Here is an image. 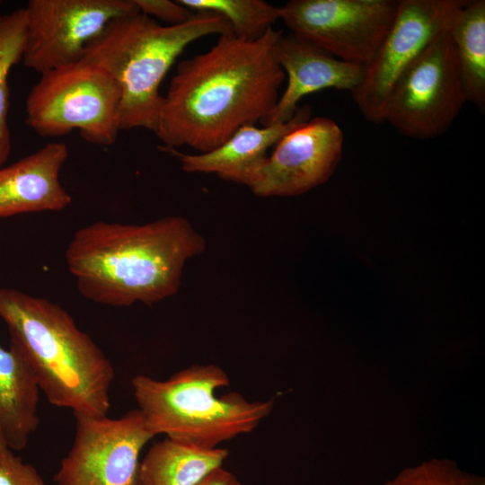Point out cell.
<instances>
[{
  "label": "cell",
  "mask_w": 485,
  "mask_h": 485,
  "mask_svg": "<svg viewBox=\"0 0 485 485\" xmlns=\"http://www.w3.org/2000/svg\"><path fill=\"white\" fill-rule=\"evenodd\" d=\"M282 33L271 27L254 40L223 34L207 52L181 61L154 132L165 147L207 153L240 128L261 122L286 78L276 53Z\"/></svg>",
  "instance_id": "1"
},
{
  "label": "cell",
  "mask_w": 485,
  "mask_h": 485,
  "mask_svg": "<svg viewBox=\"0 0 485 485\" xmlns=\"http://www.w3.org/2000/svg\"><path fill=\"white\" fill-rule=\"evenodd\" d=\"M205 249L192 225L172 216L143 225L96 221L74 234L65 258L84 297L125 307L174 295L186 262Z\"/></svg>",
  "instance_id": "2"
},
{
  "label": "cell",
  "mask_w": 485,
  "mask_h": 485,
  "mask_svg": "<svg viewBox=\"0 0 485 485\" xmlns=\"http://www.w3.org/2000/svg\"><path fill=\"white\" fill-rule=\"evenodd\" d=\"M0 317L50 404L74 415H107L113 366L68 312L47 298L0 287Z\"/></svg>",
  "instance_id": "3"
},
{
  "label": "cell",
  "mask_w": 485,
  "mask_h": 485,
  "mask_svg": "<svg viewBox=\"0 0 485 485\" xmlns=\"http://www.w3.org/2000/svg\"><path fill=\"white\" fill-rule=\"evenodd\" d=\"M230 32L228 21L214 13L161 25L139 12L110 21L85 46L79 61L102 69L119 85L120 130L143 128L154 133L163 102L159 87L176 58L204 36Z\"/></svg>",
  "instance_id": "4"
},
{
  "label": "cell",
  "mask_w": 485,
  "mask_h": 485,
  "mask_svg": "<svg viewBox=\"0 0 485 485\" xmlns=\"http://www.w3.org/2000/svg\"><path fill=\"white\" fill-rule=\"evenodd\" d=\"M229 383L212 364L190 366L165 380L145 375L131 380L137 410L154 436L205 449L251 432L273 409V399L251 401L235 392L218 396Z\"/></svg>",
  "instance_id": "5"
},
{
  "label": "cell",
  "mask_w": 485,
  "mask_h": 485,
  "mask_svg": "<svg viewBox=\"0 0 485 485\" xmlns=\"http://www.w3.org/2000/svg\"><path fill=\"white\" fill-rule=\"evenodd\" d=\"M120 100L110 75L78 61L40 74L26 99L25 123L42 137L78 129L87 142L110 146L120 130Z\"/></svg>",
  "instance_id": "6"
},
{
  "label": "cell",
  "mask_w": 485,
  "mask_h": 485,
  "mask_svg": "<svg viewBox=\"0 0 485 485\" xmlns=\"http://www.w3.org/2000/svg\"><path fill=\"white\" fill-rule=\"evenodd\" d=\"M466 101L448 31L436 38L395 83L384 121L400 134L427 140L443 134Z\"/></svg>",
  "instance_id": "7"
},
{
  "label": "cell",
  "mask_w": 485,
  "mask_h": 485,
  "mask_svg": "<svg viewBox=\"0 0 485 485\" xmlns=\"http://www.w3.org/2000/svg\"><path fill=\"white\" fill-rule=\"evenodd\" d=\"M467 0H398L395 17L351 96L365 119L384 122L391 92L401 75L439 35Z\"/></svg>",
  "instance_id": "8"
},
{
  "label": "cell",
  "mask_w": 485,
  "mask_h": 485,
  "mask_svg": "<svg viewBox=\"0 0 485 485\" xmlns=\"http://www.w3.org/2000/svg\"><path fill=\"white\" fill-rule=\"evenodd\" d=\"M74 416L75 437L55 475L57 485H142L139 456L154 435L140 411L118 419Z\"/></svg>",
  "instance_id": "9"
},
{
  "label": "cell",
  "mask_w": 485,
  "mask_h": 485,
  "mask_svg": "<svg viewBox=\"0 0 485 485\" xmlns=\"http://www.w3.org/2000/svg\"><path fill=\"white\" fill-rule=\"evenodd\" d=\"M398 0H291L279 19L343 61L366 66L387 33Z\"/></svg>",
  "instance_id": "10"
},
{
  "label": "cell",
  "mask_w": 485,
  "mask_h": 485,
  "mask_svg": "<svg viewBox=\"0 0 485 485\" xmlns=\"http://www.w3.org/2000/svg\"><path fill=\"white\" fill-rule=\"evenodd\" d=\"M22 60L40 74L77 63L112 20L139 13L135 0H31Z\"/></svg>",
  "instance_id": "11"
},
{
  "label": "cell",
  "mask_w": 485,
  "mask_h": 485,
  "mask_svg": "<svg viewBox=\"0 0 485 485\" xmlns=\"http://www.w3.org/2000/svg\"><path fill=\"white\" fill-rule=\"evenodd\" d=\"M343 144V131L334 120L309 119L278 140L245 186L265 198L304 194L331 177L340 162Z\"/></svg>",
  "instance_id": "12"
},
{
  "label": "cell",
  "mask_w": 485,
  "mask_h": 485,
  "mask_svg": "<svg viewBox=\"0 0 485 485\" xmlns=\"http://www.w3.org/2000/svg\"><path fill=\"white\" fill-rule=\"evenodd\" d=\"M276 53L287 76V85L273 110L260 122L263 126L291 119L299 108V101L307 94L329 88L353 92L366 73V66L339 59L294 33L281 34Z\"/></svg>",
  "instance_id": "13"
},
{
  "label": "cell",
  "mask_w": 485,
  "mask_h": 485,
  "mask_svg": "<svg viewBox=\"0 0 485 485\" xmlns=\"http://www.w3.org/2000/svg\"><path fill=\"white\" fill-rule=\"evenodd\" d=\"M68 157L66 145L51 142L0 168V218L19 214L61 211L72 202L59 176Z\"/></svg>",
  "instance_id": "14"
},
{
  "label": "cell",
  "mask_w": 485,
  "mask_h": 485,
  "mask_svg": "<svg viewBox=\"0 0 485 485\" xmlns=\"http://www.w3.org/2000/svg\"><path fill=\"white\" fill-rule=\"evenodd\" d=\"M311 119L308 105L298 108L291 119L262 128H240L216 149L189 154L175 148L163 150L175 156L187 172L215 173L221 179L245 185L248 178L268 157V150L290 130Z\"/></svg>",
  "instance_id": "15"
},
{
  "label": "cell",
  "mask_w": 485,
  "mask_h": 485,
  "mask_svg": "<svg viewBox=\"0 0 485 485\" xmlns=\"http://www.w3.org/2000/svg\"><path fill=\"white\" fill-rule=\"evenodd\" d=\"M40 387L30 366L10 344L0 345V432L13 451L23 449L39 426Z\"/></svg>",
  "instance_id": "16"
},
{
  "label": "cell",
  "mask_w": 485,
  "mask_h": 485,
  "mask_svg": "<svg viewBox=\"0 0 485 485\" xmlns=\"http://www.w3.org/2000/svg\"><path fill=\"white\" fill-rule=\"evenodd\" d=\"M225 448H198L169 438L154 444L140 463L142 485H196L222 467Z\"/></svg>",
  "instance_id": "17"
},
{
  "label": "cell",
  "mask_w": 485,
  "mask_h": 485,
  "mask_svg": "<svg viewBox=\"0 0 485 485\" xmlns=\"http://www.w3.org/2000/svg\"><path fill=\"white\" fill-rule=\"evenodd\" d=\"M466 101L485 111V1L467 0L449 30Z\"/></svg>",
  "instance_id": "18"
},
{
  "label": "cell",
  "mask_w": 485,
  "mask_h": 485,
  "mask_svg": "<svg viewBox=\"0 0 485 485\" xmlns=\"http://www.w3.org/2000/svg\"><path fill=\"white\" fill-rule=\"evenodd\" d=\"M193 13L209 12L225 18L233 33L243 40L260 38L279 19V7L262 0H177Z\"/></svg>",
  "instance_id": "19"
},
{
  "label": "cell",
  "mask_w": 485,
  "mask_h": 485,
  "mask_svg": "<svg viewBox=\"0 0 485 485\" xmlns=\"http://www.w3.org/2000/svg\"><path fill=\"white\" fill-rule=\"evenodd\" d=\"M26 31L25 9L0 14V168L11 152V137L7 124L9 108L8 75L22 60Z\"/></svg>",
  "instance_id": "20"
},
{
  "label": "cell",
  "mask_w": 485,
  "mask_h": 485,
  "mask_svg": "<svg viewBox=\"0 0 485 485\" xmlns=\"http://www.w3.org/2000/svg\"><path fill=\"white\" fill-rule=\"evenodd\" d=\"M384 485H485V481L451 461L434 459L403 470Z\"/></svg>",
  "instance_id": "21"
},
{
  "label": "cell",
  "mask_w": 485,
  "mask_h": 485,
  "mask_svg": "<svg viewBox=\"0 0 485 485\" xmlns=\"http://www.w3.org/2000/svg\"><path fill=\"white\" fill-rule=\"evenodd\" d=\"M0 485H46L36 469L14 454L0 432Z\"/></svg>",
  "instance_id": "22"
},
{
  "label": "cell",
  "mask_w": 485,
  "mask_h": 485,
  "mask_svg": "<svg viewBox=\"0 0 485 485\" xmlns=\"http://www.w3.org/2000/svg\"><path fill=\"white\" fill-rule=\"evenodd\" d=\"M141 13L160 19L169 25H179L188 22L195 13L170 0H135Z\"/></svg>",
  "instance_id": "23"
},
{
  "label": "cell",
  "mask_w": 485,
  "mask_h": 485,
  "mask_svg": "<svg viewBox=\"0 0 485 485\" xmlns=\"http://www.w3.org/2000/svg\"><path fill=\"white\" fill-rule=\"evenodd\" d=\"M196 485H242L238 479L230 472L219 467L211 472Z\"/></svg>",
  "instance_id": "24"
}]
</instances>
